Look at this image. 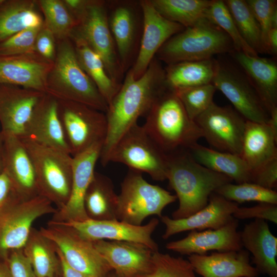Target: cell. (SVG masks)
<instances>
[{
  "mask_svg": "<svg viewBox=\"0 0 277 277\" xmlns=\"http://www.w3.org/2000/svg\"><path fill=\"white\" fill-rule=\"evenodd\" d=\"M251 182L273 189L277 186V158L263 165L251 173Z\"/></svg>",
  "mask_w": 277,
  "mask_h": 277,
  "instance_id": "cell-46",
  "label": "cell"
},
{
  "mask_svg": "<svg viewBox=\"0 0 277 277\" xmlns=\"http://www.w3.org/2000/svg\"><path fill=\"white\" fill-rule=\"evenodd\" d=\"M52 225L39 231L55 246L72 268L87 277H107L113 271L93 242L84 239L70 227Z\"/></svg>",
  "mask_w": 277,
  "mask_h": 277,
  "instance_id": "cell-12",
  "label": "cell"
},
{
  "mask_svg": "<svg viewBox=\"0 0 277 277\" xmlns=\"http://www.w3.org/2000/svg\"><path fill=\"white\" fill-rule=\"evenodd\" d=\"M5 0H0V6L5 2Z\"/></svg>",
  "mask_w": 277,
  "mask_h": 277,
  "instance_id": "cell-56",
  "label": "cell"
},
{
  "mask_svg": "<svg viewBox=\"0 0 277 277\" xmlns=\"http://www.w3.org/2000/svg\"><path fill=\"white\" fill-rule=\"evenodd\" d=\"M3 165L2 163V134H0V165Z\"/></svg>",
  "mask_w": 277,
  "mask_h": 277,
  "instance_id": "cell-54",
  "label": "cell"
},
{
  "mask_svg": "<svg viewBox=\"0 0 277 277\" xmlns=\"http://www.w3.org/2000/svg\"><path fill=\"white\" fill-rule=\"evenodd\" d=\"M151 271L141 277H197L188 260L159 251L154 252Z\"/></svg>",
  "mask_w": 277,
  "mask_h": 277,
  "instance_id": "cell-42",
  "label": "cell"
},
{
  "mask_svg": "<svg viewBox=\"0 0 277 277\" xmlns=\"http://www.w3.org/2000/svg\"><path fill=\"white\" fill-rule=\"evenodd\" d=\"M176 200L175 195L146 181L142 173L129 170L118 194L117 220L142 225L150 215L161 217L164 209Z\"/></svg>",
  "mask_w": 277,
  "mask_h": 277,
  "instance_id": "cell-8",
  "label": "cell"
},
{
  "mask_svg": "<svg viewBox=\"0 0 277 277\" xmlns=\"http://www.w3.org/2000/svg\"><path fill=\"white\" fill-rule=\"evenodd\" d=\"M36 1H5L0 6V43L29 28L43 26Z\"/></svg>",
  "mask_w": 277,
  "mask_h": 277,
  "instance_id": "cell-31",
  "label": "cell"
},
{
  "mask_svg": "<svg viewBox=\"0 0 277 277\" xmlns=\"http://www.w3.org/2000/svg\"><path fill=\"white\" fill-rule=\"evenodd\" d=\"M107 277H116V276L113 271H112Z\"/></svg>",
  "mask_w": 277,
  "mask_h": 277,
  "instance_id": "cell-55",
  "label": "cell"
},
{
  "mask_svg": "<svg viewBox=\"0 0 277 277\" xmlns=\"http://www.w3.org/2000/svg\"><path fill=\"white\" fill-rule=\"evenodd\" d=\"M55 250L60 262L62 277H87L83 273L72 268L67 263L59 250L56 247Z\"/></svg>",
  "mask_w": 277,
  "mask_h": 277,
  "instance_id": "cell-50",
  "label": "cell"
},
{
  "mask_svg": "<svg viewBox=\"0 0 277 277\" xmlns=\"http://www.w3.org/2000/svg\"><path fill=\"white\" fill-rule=\"evenodd\" d=\"M36 2L43 13L44 26L58 42L69 38L76 21L61 0H38Z\"/></svg>",
  "mask_w": 277,
  "mask_h": 277,
  "instance_id": "cell-37",
  "label": "cell"
},
{
  "mask_svg": "<svg viewBox=\"0 0 277 277\" xmlns=\"http://www.w3.org/2000/svg\"><path fill=\"white\" fill-rule=\"evenodd\" d=\"M214 192L238 204L258 202L277 204V192L275 190L251 182L227 183L219 187Z\"/></svg>",
  "mask_w": 277,
  "mask_h": 277,
  "instance_id": "cell-40",
  "label": "cell"
},
{
  "mask_svg": "<svg viewBox=\"0 0 277 277\" xmlns=\"http://www.w3.org/2000/svg\"><path fill=\"white\" fill-rule=\"evenodd\" d=\"M54 61L36 52L0 55V84L18 86L46 92L48 77Z\"/></svg>",
  "mask_w": 277,
  "mask_h": 277,
  "instance_id": "cell-19",
  "label": "cell"
},
{
  "mask_svg": "<svg viewBox=\"0 0 277 277\" xmlns=\"http://www.w3.org/2000/svg\"><path fill=\"white\" fill-rule=\"evenodd\" d=\"M103 144L97 143L72 157L73 173L71 192L65 205L60 209L56 222L83 221L89 218L84 200L93 178L95 166Z\"/></svg>",
  "mask_w": 277,
  "mask_h": 277,
  "instance_id": "cell-18",
  "label": "cell"
},
{
  "mask_svg": "<svg viewBox=\"0 0 277 277\" xmlns=\"http://www.w3.org/2000/svg\"><path fill=\"white\" fill-rule=\"evenodd\" d=\"M206 17L220 28L229 37L232 42L234 51L258 55L241 36L224 1L212 0Z\"/></svg>",
  "mask_w": 277,
  "mask_h": 277,
  "instance_id": "cell-39",
  "label": "cell"
},
{
  "mask_svg": "<svg viewBox=\"0 0 277 277\" xmlns=\"http://www.w3.org/2000/svg\"><path fill=\"white\" fill-rule=\"evenodd\" d=\"M277 136L266 123L246 121L240 156L251 173L277 158Z\"/></svg>",
  "mask_w": 277,
  "mask_h": 277,
  "instance_id": "cell-29",
  "label": "cell"
},
{
  "mask_svg": "<svg viewBox=\"0 0 277 277\" xmlns=\"http://www.w3.org/2000/svg\"><path fill=\"white\" fill-rule=\"evenodd\" d=\"M1 133L3 169L9 176L15 194L24 199L40 194L32 161L20 137Z\"/></svg>",
  "mask_w": 277,
  "mask_h": 277,
  "instance_id": "cell-23",
  "label": "cell"
},
{
  "mask_svg": "<svg viewBox=\"0 0 277 277\" xmlns=\"http://www.w3.org/2000/svg\"><path fill=\"white\" fill-rule=\"evenodd\" d=\"M267 53L276 55L277 53V28H271L266 40Z\"/></svg>",
  "mask_w": 277,
  "mask_h": 277,
  "instance_id": "cell-51",
  "label": "cell"
},
{
  "mask_svg": "<svg viewBox=\"0 0 277 277\" xmlns=\"http://www.w3.org/2000/svg\"><path fill=\"white\" fill-rule=\"evenodd\" d=\"M0 277H12L7 263L0 262Z\"/></svg>",
  "mask_w": 277,
  "mask_h": 277,
  "instance_id": "cell-53",
  "label": "cell"
},
{
  "mask_svg": "<svg viewBox=\"0 0 277 277\" xmlns=\"http://www.w3.org/2000/svg\"><path fill=\"white\" fill-rule=\"evenodd\" d=\"M229 37L206 17L170 38L159 49L156 58L167 65L212 58L233 52Z\"/></svg>",
  "mask_w": 277,
  "mask_h": 277,
  "instance_id": "cell-5",
  "label": "cell"
},
{
  "mask_svg": "<svg viewBox=\"0 0 277 277\" xmlns=\"http://www.w3.org/2000/svg\"><path fill=\"white\" fill-rule=\"evenodd\" d=\"M155 57L145 73L135 79L130 69L105 113L107 133L99 160L103 166L120 138L142 116H146L156 98L167 88L165 72Z\"/></svg>",
  "mask_w": 277,
  "mask_h": 277,
  "instance_id": "cell-1",
  "label": "cell"
},
{
  "mask_svg": "<svg viewBox=\"0 0 277 277\" xmlns=\"http://www.w3.org/2000/svg\"><path fill=\"white\" fill-rule=\"evenodd\" d=\"M12 192L15 193L11 181L3 169L0 172V208L7 202L10 193Z\"/></svg>",
  "mask_w": 277,
  "mask_h": 277,
  "instance_id": "cell-49",
  "label": "cell"
},
{
  "mask_svg": "<svg viewBox=\"0 0 277 277\" xmlns=\"http://www.w3.org/2000/svg\"><path fill=\"white\" fill-rule=\"evenodd\" d=\"M224 2L245 41L257 53H265L259 25L246 1Z\"/></svg>",
  "mask_w": 277,
  "mask_h": 277,
  "instance_id": "cell-38",
  "label": "cell"
},
{
  "mask_svg": "<svg viewBox=\"0 0 277 277\" xmlns=\"http://www.w3.org/2000/svg\"><path fill=\"white\" fill-rule=\"evenodd\" d=\"M239 221L233 218L224 226L216 229L192 230L185 238L171 241L166 245L169 250L181 254H206L210 251L225 252L243 249Z\"/></svg>",
  "mask_w": 277,
  "mask_h": 277,
  "instance_id": "cell-20",
  "label": "cell"
},
{
  "mask_svg": "<svg viewBox=\"0 0 277 277\" xmlns=\"http://www.w3.org/2000/svg\"><path fill=\"white\" fill-rule=\"evenodd\" d=\"M234 60L255 89L269 114L277 109V64L274 60L242 52Z\"/></svg>",
  "mask_w": 277,
  "mask_h": 277,
  "instance_id": "cell-28",
  "label": "cell"
},
{
  "mask_svg": "<svg viewBox=\"0 0 277 277\" xmlns=\"http://www.w3.org/2000/svg\"><path fill=\"white\" fill-rule=\"evenodd\" d=\"M267 124L277 136V109L270 112L269 118Z\"/></svg>",
  "mask_w": 277,
  "mask_h": 277,
  "instance_id": "cell-52",
  "label": "cell"
},
{
  "mask_svg": "<svg viewBox=\"0 0 277 277\" xmlns=\"http://www.w3.org/2000/svg\"><path fill=\"white\" fill-rule=\"evenodd\" d=\"M55 38L44 24L40 29L35 42V50L44 58L54 61L56 55Z\"/></svg>",
  "mask_w": 277,
  "mask_h": 277,
  "instance_id": "cell-48",
  "label": "cell"
},
{
  "mask_svg": "<svg viewBox=\"0 0 277 277\" xmlns=\"http://www.w3.org/2000/svg\"><path fill=\"white\" fill-rule=\"evenodd\" d=\"M145 116L143 128L166 154L189 150L203 137L174 91L169 89L156 98Z\"/></svg>",
  "mask_w": 277,
  "mask_h": 277,
  "instance_id": "cell-3",
  "label": "cell"
},
{
  "mask_svg": "<svg viewBox=\"0 0 277 277\" xmlns=\"http://www.w3.org/2000/svg\"><path fill=\"white\" fill-rule=\"evenodd\" d=\"M210 0H150L156 11L167 19L185 28L206 17Z\"/></svg>",
  "mask_w": 277,
  "mask_h": 277,
  "instance_id": "cell-36",
  "label": "cell"
},
{
  "mask_svg": "<svg viewBox=\"0 0 277 277\" xmlns=\"http://www.w3.org/2000/svg\"><path fill=\"white\" fill-rule=\"evenodd\" d=\"M250 253L239 251L192 254L188 260L202 277H257L259 273L250 262Z\"/></svg>",
  "mask_w": 277,
  "mask_h": 277,
  "instance_id": "cell-25",
  "label": "cell"
},
{
  "mask_svg": "<svg viewBox=\"0 0 277 277\" xmlns=\"http://www.w3.org/2000/svg\"><path fill=\"white\" fill-rule=\"evenodd\" d=\"M52 204L41 194L28 199L14 195L10 205L0 215V251L23 249L33 222L42 215L55 211Z\"/></svg>",
  "mask_w": 277,
  "mask_h": 277,
  "instance_id": "cell-11",
  "label": "cell"
},
{
  "mask_svg": "<svg viewBox=\"0 0 277 277\" xmlns=\"http://www.w3.org/2000/svg\"><path fill=\"white\" fill-rule=\"evenodd\" d=\"M216 90L211 83L173 91L180 99L189 117L194 121L213 103V96Z\"/></svg>",
  "mask_w": 277,
  "mask_h": 277,
  "instance_id": "cell-41",
  "label": "cell"
},
{
  "mask_svg": "<svg viewBox=\"0 0 277 277\" xmlns=\"http://www.w3.org/2000/svg\"><path fill=\"white\" fill-rule=\"evenodd\" d=\"M74 230L82 238L90 242L98 240L129 241L141 243L153 251H159V246L152 234L159 224L157 218H152L147 224L136 226L113 220H96L88 219L83 221L52 222Z\"/></svg>",
  "mask_w": 277,
  "mask_h": 277,
  "instance_id": "cell-15",
  "label": "cell"
},
{
  "mask_svg": "<svg viewBox=\"0 0 277 277\" xmlns=\"http://www.w3.org/2000/svg\"><path fill=\"white\" fill-rule=\"evenodd\" d=\"M19 137L32 161L39 193L61 208L71 192L72 156L27 137Z\"/></svg>",
  "mask_w": 277,
  "mask_h": 277,
  "instance_id": "cell-6",
  "label": "cell"
},
{
  "mask_svg": "<svg viewBox=\"0 0 277 277\" xmlns=\"http://www.w3.org/2000/svg\"><path fill=\"white\" fill-rule=\"evenodd\" d=\"M117 202L118 195L111 180L95 172L84 200L89 218L96 220H117Z\"/></svg>",
  "mask_w": 277,
  "mask_h": 277,
  "instance_id": "cell-33",
  "label": "cell"
},
{
  "mask_svg": "<svg viewBox=\"0 0 277 277\" xmlns=\"http://www.w3.org/2000/svg\"><path fill=\"white\" fill-rule=\"evenodd\" d=\"M7 263L12 277H36L23 249L12 250Z\"/></svg>",
  "mask_w": 277,
  "mask_h": 277,
  "instance_id": "cell-47",
  "label": "cell"
},
{
  "mask_svg": "<svg viewBox=\"0 0 277 277\" xmlns=\"http://www.w3.org/2000/svg\"><path fill=\"white\" fill-rule=\"evenodd\" d=\"M109 162L121 163L129 170L146 173L156 181L166 180L168 155L137 123L118 140L112 150Z\"/></svg>",
  "mask_w": 277,
  "mask_h": 277,
  "instance_id": "cell-9",
  "label": "cell"
},
{
  "mask_svg": "<svg viewBox=\"0 0 277 277\" xmlns=\"http://www.w3.org/2000/svg\"><path fill=\"white\" fill-rule=\"evenodd\" d=\"M57 101L59 117L72 157L96 144L104 143L107 128L105 112L75 102Z\"/></svg>",
  "mask_w": 277,
  "mask_h": 277,
  "instance_id": "cell-10",
  "label": "cell"
},
{
  "mask_svg": "<svg viewBox=\"0 0 277 277\" xmlns=\"http://www.w3.org/2000/svg\"><path fill=\"white\" fill-rule=\"evenodd\" d=\"M93 244L116 277H141L152 270L154 251L144 244L106 240L94 241Z\"/></svg>",
  "mask_w": 277,
  "mask_h": 277,
  "instance_id": "cell-17",
  "label": "cell"
},
{
  "mask_svg": "<svg viewBox=\"0 0 277 277\" xmlns=\"http://www.w3.org/2000/svg\"><path fill=\"white\" fill-rule=\"evenodd\" d=\"M194 121L215 150L240 155L246 120L232 107L213 102Z\"/></svg>",
  "mask_w": 277,
  "mask_h": 277,
  "instance_id": "cell-14",
  "label": "cell"
},
{
  "mask_svg": "<svg viewBox=\"0 0 277 277\" xmlns=\"http://www.w3.org/2000/svg\"><path fill=\"white\" fill-rule=\"evenodd\" d=\"M243 247L252 254V264L259 274L277 277V238L266 221L255 219L240 232Z\"/></svg>",
  "mask_w": 277,
  "mask_h": 277,
  "instance_id": "cell-27",
  "label": "cell"
},
{
  "mask_svg": "<svg viewBox=\"0 0 277 277\" xmlns=\"http://www.w3.org/2000/svg\"><path fill=\"white\" fill-rule=\"evenodd\" d=\"M19 136L70 154L58 115L57 101L46 93L35 106Z\"/></svg>",
  "mask_w": 277,
  "mask_h": 277,
  "instance_id": "cell-22",
  "label": "cell"
},
{
  "mask_svg": "<svg viewBox=\"0 0 277 277\" xmlns=\"http://www.w3.org/2000/svg\"><path fill=\"white\" fill-rule=\"evenodd\" d=\"M70 38L73 42L81 67L93 81L108 107L121 85L110 77L101 57L84 40L76 37Z\"/></svg>",
  "mask_w": 277,
  "mask_h": 277,
  "instance_id": "cell-34",
  "label": "cell"
},
{
  "mask_svg": "<svg viewBox=\"0 0 277 277\" xmlns=\"http://www.w3.org/2000/svg\"><path fill=\"white\" fill-rule=\"evenodd\" d=\"M143 16V32L137 55L131 69L135 79L146 71L162 46L185 28L162 16L150 0L138 2Z\"/></svg>",
  "mask_w": 277,
  "mask_h": 277,
  "instance_id": "cell-16",
  "label": "cell"
},
{
  "mask_svg": "<svg viewBox=\"0 0 277 277\" xmlns=\"http://www.w3.org/2000/svg\"><path fill=\"white\" fill-rule=\"evenodd\" d=\"M41 27L25 29L0 43V55L35 52L36 39Z\"/></svg>",
  "mask_w": 277,
  "mask_h": 277,
  "instance_id": "cell-43",
  "label": "cell"
},
{
  "mask_svg": "<svg viewBox=\"0 0 277 277\" xmlns=\"http://www.w3.org/2000/svg\"><path fill=\"white\" fill-rule=\"evenodd\" d=\"M106 4L103 1L84 0L81 7L72 13L76 25L69 38L84 40L101 57L110 77L121 85L124 72L109 26Z\"/></svg>",
  "mask_w": 277,
  "mask_h": 277,
  "instance_id": "cell-7",
  "label": "cell"
},
{
  "mask_svg": "<svg viewBox=\"0 0 277 277\" xmlns=\"http://www.w3.org/2000/svg\"><path fill=\"white\" fill-rule=\"evenodd\" d=\"M110 3V13L108 14L109 26L121 67L125 72L130 66L136 44L138 19L135 6L138 2Z\"/></svg>",
  "mask_w": 277,
  "mask_h": 277,
  "instance_id": "cell-26",
  "label": "cell"
},
{
  "mask_svg": "<svg viewBox=\"0 0 277 277\" xmlns=\"http://www.w3.org/2000/svg\"><path fill=\"white\" fill-rule=\"evenodd\" d=\"M239 204L229 201L214 192L210 196L207 205L188 217L173 219L162 216L161 221L165 225L162 235L164 240L179 233L220 228L231 221Z\"/></svg>",
  "mask_w": 277,
  "mask_h": 277,
  "instance_id": "cell-21",
  "label": "cell"
},
{
  "mask_svg": "<svg viewBox=\"0 0 277 277\" xmlns=\"http://www.w3.org/2000/svg\"><path fill=\"white\" fill-rule=\"evenodd\" d=\"M246 1L259 25L265 53H267V37L268 32L272 28V16L274 11L277 9L276 1L247 0Z\"/></svg>",
  "mask_w": 277,
  "mask_h": 277,
  "instance_id": "cell-44",
  "label": "cell"
},
{
  "mask_svg": "<svg viewBox=\"0 0 277 277\" xmlns=\"http://www.w3.org/2000/svg\"><path fill=\"white\" fill-rule=\"evenodd\" d=\"M188 151L197 163L228 176L236 183L251 182V171L240 155L218 151L198 143Z\"/></svg>",
  "mask_w": 277,
  "mask_h": 277,
  "instance_id": "cell-30",
  "label": "cell"
},
{
  "mask_svg": "<svg viewBox=\"0 0 277 277\" xmlns=\"http://www.w3.org/2000/svg\"><path fill=\"white\" fill-rule=\"evenodd\" d=\"M53 245L40 231L32 229L23 250L36 277H54L61 273L60 260Z\"/></svg>",
  "mask_w": 277,
  "mask_h": 277,
  "instance_id": "cell-35",
  "label": "cell"
},
{
  "mask_svg": "<svg viewBox=\"0 0 277 277\" xmlns=\"http://www.w3.org/2000/svg\"><path fill=\"white\" fill-rule=\"evenodd\" d=\"M46 93L57 100L85 104L106 113L108 104L81 67L70 38L59 41Z\"/></svg>",
  "mask_w": 277,
  "mask_h": 277,
  "instance_id": "cell-4",
  "label": "cell"
},
{
  "mask_svg": "<svg viewBox=\"0 0 277 277\" xmlns=\"http://www.w3.org/2000/svg\"><path fill=\"white\" fill-rule=\"evenodd\" d=\"M54 277H60V276H59V275H58L55 276Z\"/></svg>",
  "mask_w": 277,
  "mask_h": 277,
  "instance_id": "cell-57",
  "label": "cell"
},
{
  "mask_svg": "<svg viewBox=\"0 0 277 277\" xmlns=\"http://www.w3.org/2000/svg\"><path fill=\"white\" fill-rule=\"evenodd\" d=\"M212 84L246 121L267 124L269 114L241 70L217 61Z\"/></svg>",
  "mask_w": 277,
  "mask_h": 277,
  "instance_id": "cell-13",
  "label": "cell"
},
{
  "mask_svg": "<svg viewBox=\"0 0 277 277\" xmlns=\"http://www.w3.org/2000/svg\"><path fill=\"white\" fill-rule=\"evenodd\" d=\"M167 179L179 200L172 219L186 218L206 206L211 194L232 180L202 166L188 150L167 154Z\"/></svg>",
  "mask_w": 277,
  "mask_h": 277,
  "instance_id": "cell-2",
  "label": "cell"
},
{
  "mask_svg": "<svg viewBox=\"0 0 277 277\" xmlns=\"http://www.w3.org/2000/svg\"><path fill=\"white\" fill-rule=\"evenodd\" d=\"M233 217L238 220L251 219L263 220L276 224L277 204L259 203L252 207H239L233 213Z\"/></svg>",
  "mask_w": 277,
  "mask_h": 277,
  "instance_id": "cell-45",
  "label": "cell"
},
{
  "mask_svg": "<svg viewBox=\"0 0 277 277\" xmlns=\"http://www.w3.org/2000/svg\"><path fill=\"white\" fill-rule=\"evenodd\" d=\"M45 93L18 86L0 84L2 132L22 135L33 109Z\"/></svg>",
  "mask_w": 277,
  "mask_h": 277,
  "instance_id": "cell-24",
  "label": "cell"
},
{
  "mask_svg": "<svg viewBox=\"0 0 277 277\" xmlns=\"http://www.w3.org/2000/svg\"><path fill=\"white\" fill-rule=\"evenodd\" d=\"M217 60L209 59L184 61L168 65L165 68L167 88L178 89L212 83Z\"/></svg>",
  "mask_w": 277,
  "mask_h": 277,
  "instance_id": "cell-32",
  "label": "cell"
}]
</instances>
